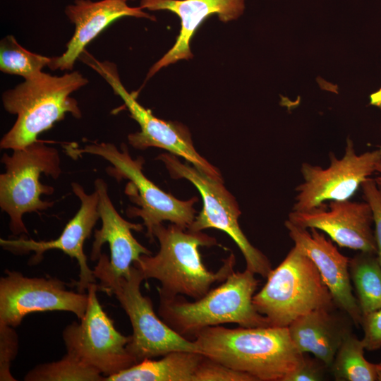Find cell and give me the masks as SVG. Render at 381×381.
I'll return each instance as SVG.
<instances>
[{
  "instance_id": "cell-1",
  "label": "cell",
  "mask_w": 381,
  "mask_h": 381,
  "mask_svg": "<svg viewBox=\"0 0 381 381\" xmlns=\"http://www.w3.org/2000/svg\"><path fill=\"white\" fill-rule=\"evenodd\" d=\"M193 339L204 356L248 373L258 381H285L304 358L288 327L210 326Z\"/></svg>"
},
{
  "instance_id": "cell-2",
  "label": "cell",
  "mask_w": 381,
  "mask_h": 381,
  "mask_svg": "<svg viewBox=\"0 0 381 381\" xmlns=\"http://www.w3.org/2000/svg\"><path fill=\"white\" fill-rule=\"evenodd\" d=\"M159 250L155 255H142L133 265L140 270L145 279H155L161 286L159 297L186 296L197 300L205 295L212 286L222 283L234 270L236 257L231 253L214 272L202 260L200 246H217V240L202 231H193L171 224H162L153 229Z\"/></svg>"
},
{
  "instance_id": "cell-3",
  "label": "cell",
  "mask_w": 381,
  "mask_h": 381,
  "mask_svg": "<svg viewBox=\"0 0 381 381\" xmlns=\"http://www.w3.org/2000/svg\"><path fill=\"white\" fill-rule=\"evenodd\" d=\"M87 83L88 80L77 71L60 76L42 71L5 91L1 97L4 108L17 118L1 139V149H21L37 141L42 133L67 114L81 118L78 103L71 95Z\"/></svg>"
},
{
  "instance_id": "cell-4",
  "label": "cell",
  "mask_w": 381,
  "mask_h": 381,
  "mask_svg": "<svg viewBox=\"0 0 381 381\" xmlns=\"http://www.w3.org/2000/svg\"><path fill=\"white\" fill-rule=\"evenodd\" d=\"M251 271L234 270L218 286L195 301L183 296L159 297L158 314L179 334L193 339L210 326L236 323L243 327L270 326L258 313L253 297L260 281Z\"/></svg>"
},
{
  "instance_id": "cell-5",
  "label": "cell",
  "mask_w": 381,
  "mask_h": 381,
  "mask_svg": "<svg viewBox=\"0 0 381 381\" xmlns=\"http://www.w3.org/2000/svg\"><path fill=\"white\" fill-rule=\"evenodd\" d=\"M63 147L73 158L89 154L104 159L111 164L106 169L109 176L117 181H129L125 192L138 207L127 209V215L143 219L146 236L151 242L155 240L154 228L164 221L183 229H188L193 222L196 212L193 205L198 198L180 200L160 189L144 174V159L140 156L133 159L125 144L121 145L120 150L113 143L104 142H94L83 147L73 144Z\"/></svg>"
},
{
  "instance_id": "cell-6",
  "label": "cell",
  "mask_w": 381,
  "mask_h": 381,
  "mask_svg": "<svg viewBox=\"0 0 381 381\" xmlns=\"http://www.w3.org/2000/svg\"><path fill=\"white\" fill-rule=\"evenodd\" d=\"M93 274L99 280L98 289L114 295L128 315L133 333L126 349L138 362L172 351L199 353L193 340L179 334L156 315L151 298L141 293L145 277L139 269L133 265L128 275L117 277L111 270L109 256L102 253Z\"/></svg>"
},
{
  "instance_id": "cell-7",
  "label": "cell",
  "mask_w": 381,
  "mask_h": 381,
  "mask_svg": "<svg viewBox=\"0 0 381 381\" xmlns=\"http://www.w3.org/2000/svg\"><path fill=\"white\" fill-rule=\"evenodd\" d=\"M266 279L253 303L271 327H287L313 310L336 307L315 265L295 246Z\"/></svg>"
},
{
  "instance_id": "cell-8",
  "label": "cell",
  "mask_w": 381,
  "mask_h": 381,
  "mask_svg": "<svg viewBox=\"0 0 381 381\" xmlns=\"http://www.w3.org/2000/svg\"><path fill=\"white\" fill-rule=\"evenodd\" d=\"M6 171L0 174V207L9 217L13 235H28L23 221L27 213H40L54 205L43 200L42 195H52L54 188L40 182L42 174L57 179L61 174V158L56 148L37 141L21 149L4 153L1 159Z\"/></svg>"
},
{
  "instance_id": "cell-9",
  "label": "cell",
  "mask_w": 381,
  "mask_h": 381,
  "mask_svg": "<svg viewBox=\"0 0 381 381\" xmlns=\"http://www.w3.org/2000/svg\"><path fill=\"white\" fill-rule=\"evenodd\" d=\"M175 179H185L198 189L202 198V209L188 229L202 231L216 229L231 237L243 254L247 270L267 278L272 265L268 258L253 246L241 230L238 217L241 214L235 198L223 185V180L213 178L195 167L182 163L177 156L163 153L158 156Z\"/></svg>"
},
{
  "instance_id": "cell-10",
  "label": "cell",
  "mask_w": 381,
  "mask_h": 381,
  "mask_svg": "<svg viewBox=\"0 0 381 381\" xmlns=\"http://www.w3.org/2000/svg\"><path fill=\"white\" fill-rule=\"evenodd\" d=\"M79 59L106 80L114 94L123 100L131 117L140 126L138 132L128 135L131 145L138 150L152 147L164 149L183 157L209 176L222 180L219 170L197 152L188 129L180 123L160 119L150 110L143 107L134 95L123 86L115 64L109 61H98L85 51Z\"/></svg>"
},
{
  "instance_id": "cell-11",
  "label": "cell",
  "mask_w": 381,
  "mask_h": 381,
  "mask_svg": "<svg viewBox=\"0 0 381 381\" xmlns=\"http://www.w3.org/2000/svg\"><path fill=\"white\" fill-rule=\"evenodd\" d=\"M88 301L79 323L67 325L62 333L67 352L97 369L104 376L116 374L138 363L126 345L131 336L123 335L102 309L97 296L98 285L87 288Z\"/></svg>"
},
{
  "instance_id": "cell-12",
  "label": "cell",
  "mask_w": 381,
  "mask_h": 381,
  "mask_svg": "<svg viewBox=\"0 0 381 381\" xmlns=\"http://www.w3.org/2000/svg\"><path fill=\"white\" fill-rule=\"evenodd\" d=\"M380 159L381 147L357 155L349 138L341 159L330 152V165L327 169L303 163L301 171L303 182L296 188L298 193L292 210L308 211L323 205L326 200H349L375 171Z\"/></svg>"
},
{
  "instance_id": "cell-13",
  "label": "cell",
  "mask_w": 381,
  "mask_h": 381,
  "mask_svg": "<svg viewBox=\"0 0 381 381\" xmlns=\"http://www.w3.org/2000/svg\"><path fill=\"white\" fill-rule=\"evenodd\" d=\"M0 279V324L16 327L30 313L68 311L81 319L86 310L87 294L68 291L57 278L28 277L6 270Z\"/></svg>"
},
{
  "instance_id": "cell-14",
  "label": "cell",
  "mask_w": 381,
  "mask_h": 381,
  "mask_svg": "<svg viewBox=\"0 0 381 381\" xmlns=\"http://www.w3.org/2000/svg\"><path fill=\"white\" fill-rule=\"evenodd\" d=\"M72 190L80 200V206L66 224L60 236L52 241H37L20 236L14 239L0 238L1 248L13 254L23 255L33 252L30 265H36L43 259L44 253L50 250H59L78 261L80 268L79 280L75 283L78 291L84 293L96 278L87 264L83 250L84 243L92 234V229L99 219L98 195L96 190L87 193L83 187L76 182L71 183Z\"/></svg>"
},
{
  "instance_id": "cell-15",
  "label": "cell",
  "mask_w": 381,
  "mask_h": 381,
  "mask_svg": "<svg viewBox=\"0 0 381 381\" xmlns=\"http://www.w3.org/2000/svg\"><path fill=\"white\" fill-rule=\"evenodd\" d=\"M291 222L306 229L315 228L326 233L340 247L377 254L373 215L367 202L331 200L308 211H293Z\"/></svg>"
},
{
  "instance_id": "cell-16",
  "label": "cell",
  "mask_w": 381,
  "mask_h": 381,
  "mask_svg": "<svg viewBox=\"0 0 381 381\" xmlns=\"http://www.w3.org/2000/svg\"><path fill=\"white\" fill-rule=\"evenodd\" d=\"M284 225L294 246L310 258L328 288L337 308L361 325L362 313L353 295L349 274V258L342 255L330 239L318 229L296 225L287 219Z\"/></svg>"
},
{
  "instance_id": "cell-17",
  "label": "cell",
  "mask_w": 381,
  "mask_h": 381,
  "mask_svg": "<svg viewBox=\"0 0 381 381\" xmlns=\"http://www.w3.org/2000/svg\"><path fill=\"white\" fill-rule=\"evenodd\" d=\"M126 0H74L64 12L75 30L66 44V51L51 58L48 67L52 70L72 71L75 62L86 46L114 21L123 17L143 18L155 20L139 7H131Z\"/></svg>"
},
{
  "instance_id": "cell-18",
  "label": "cell",
  "mask_w": 381,
  "mask_h": 381,
  "mask_svg": "<svg viewBox=\"0 0 381 381\" xmlns=\"http://www.w3.org/2000/svg\"><path fill=\"white\" fill-rule=\"evenodd\" d=\"M140 7L150 11L167 10L181 20V30L174 46L150 69L147 80L161 68L193 54L190 42L201 24L217 15L223 22L238 18L243 12L244 0H140Z\"/></svg>"
},
{
  "instance_id": "cell-19",
  "label": "cell",
  "mask_w": 381,
  "mask_h": 381,
  "mask_svg": "<svg viewBox=\"0 0 381 381\" xmlns=\"http://www.w3.org/2000/svg\"><path fill=\"white\" fill-rule=\"evenodd\" d=\"M95 190L98 195V212L102 226L94 231L90 259L98 260L102 254V246L108 243L112 272L117 277L128 275L133 264L142 255L152 254L135 238L131 231H141L143 224L130 222L119 214L109 196L107 184L102 179L95 181Z\"/></svg>"
},
{
  "instance_id": "cell-20",
  "label": "cell",
  "mask_w": 381,
  "mask_h": 381,
  "mask_svg": "<svg viewBox=\"0 0 381 381\" xmlns=\"http://www.w3.org/2000/svg\"><path fill=\"white\" fill-rule=\"evenodd\" d=\"M334 310H313L298 317L287 327L298 350L303 353H311L329 369L342 341L351 333L348 323Z\"/></svg>"
},
{
  "instance_id": "cell-21",
  "label": "cell",
  "mask_w": 381,
  "mask_h": 381,
  "mask_svg": "<svg viewBox=\"0 0 381 381\" xmlns=\"http://www.w3.org/2000/svg\"><path fill=\"white\" fill-rule=\"evenodd\" d=\"M203 355L194 351L168 353L159 360L145 359L104 381H193Z\"/></svg>"
},
{
  "instance_id": "cell-22",
  "label": "cell",
  "mask_w": 381,
  "mask_h": 381,
  "mask_svg": "<svg viewBox=\"0 0 381 381\" xmlns=\"http://www.w3.org/2000/svg\"><path fill=\"white\" fill-rule=\"evenodd\" d=\"M349 269L362 315L381 308V265L377 254L360 251L350 258Z\"/></svg>"
},
{
  "instance_id": "cell-23",
  "label": "cell",
  "mask_w": 381,
  "mask_h": 381,
  "mask_svg": "<svg viewBox=\"0 0 381 381\" xmlns=\"http://www.w3.org/2000/svg\"><path fill=\"white\" fill-rule=\"evenodd\" d=\"M365 347L361 339L349 333L342 341L329 368L335 380H377L378 364L364 358Z\"/></svg>"
},
{
  "instance_id": "cell-24",
  "label": "cell",
  "mask_w": 381,
  "mask_h": 381,
  "mask_svg": "<svg viewBox=\"0 0 381 381\" xmlns=\"http://www.w3.org/2000/svg\"><path fill=\"white\" fill-rule=\"evenodd\" d=\"M25 381H104V376L73 353L67 352L57 361L45 363L30 370Z\"/></svg>"
},
{
  "instance_id": "cell-25",
  "label": "cell",
  "mask_w": 381,
  "mask_h": 381,
  "mask_svg": "<svg viewBox=\"0 0 381 381\" xmlns=\"http://www.w3.org/2000/svg\"><path fill=\"white\" fill-rule=\"evenodd\" d=\"M51 57L33 53L21 46L15 37L7 35L0 42V71L4 73L32 78L48 66Z\"/></svg>"
},
{
  "instance_id": "cell-26",
  "label": "cell",
  "mask_w": 381,
  "mask_h": 381,
  "mask_svg": "<svg viewBox=\"0 0 381 381\" xmlns=\"http://www.w3.org/2000/svg\"><path fill=\"white\" fill-rule=\"evenodd\" d=\"M193 381H258L253 376L229 368L203 356L193 377Z\"/></svg>"
},
{
  "instance_id": "cell-27",
  "label": "cell",
  "mask_w": 381,
  "mask_h": 381,
  "mask_svg": "<svg viewBox=\"0 0 381 381\" xmlns=\"http://www.w3.org/2000/svg\"><path fill=\"white\" fill-rule=\"evenodd\" d=\"M18 351V337L14 327L0 324V380L15 381L11 363Z\"/></svg>"
},
{
  "instance_id": "cell-28",
  "label": "cell",
  "mask_w": 381,
  "mask_h": 381,
  "mask_svg": "<svg viewBox=\"0 0 381 381\" xmlns=\"http://www.w3.org/2000/svg\"><path fill=\"white\" fill-rule=\"evenodd\" d=\"M363 198L372 210L375 224V238L377 246V257L381 265V190L374 179L368 178L361 184Z\"/></svg>"
},
{
  "instance_id": "cell-29",
  "label": "cell",
  "mask_w": 381,
  "mask_h": 381,
  "mask_svg": "<svg viewBox=\"0 0 381 381\" xmlns=\"http://www.w3.org/2000/svg\"><path fill=\"white\" fill-rule=\"evenodd\" d=\"M361 326L364 333L361 340L365 349L371 351L381 348V308L363 315Z\"/></svg>"
},
{
  "instance_id": "cell-30",
  "label": "cell",
  "mask_w": 381,
  "mask_h": 381,
  "mask_svg": "<svg viewBox=\"0 0 381 381\" xmlns=\"http://www.w3.org/2000/svg\"><path fill=\"white\" fill-rule=\"evenodd\" d=\"M327 365L315 358H309L304 356L300 365L292 372L285 381H318L325 378Z\"/></svg>"
},
{
  "instance_id": "cell-31",
  "label": "cell",
  "mask_w": 381,
  "mask_h": 381,
  "mask_svg": "<svg viewBox=\"0 0 381 381\" xmlns=\"http://www.w3.org/2000/svg\"><path fill=\"white\" fill-rule=\"evenodd\" d=\"M370 104L381 109V87L370 95Z\"/></svg>"
},
{
  "instance_id": "cell-32",
  "label": "cell",
  "mask_w": 381,
  "mask_h": 381,
  "mask_svg": "<svg viewBox=\"0 0 381 381\" xmlns=\"http://www.w3.org/2000/svg\"><path fill=\"white\" fill-rule=\"evenodd\" d=\"M375 172L377 173V176L374 180L377 188L381 190V159L376 164Z\"/></svg>"
},
{
  "instance_id": "cell-33",
  "label": "cell",
  "mask_w": 381,
  "mask_h": 381,
  "mask_svg": "<svg viewBox=\"0 0 381 381\" xmlns=\"http://www.w3.org/2000/svg\"><path fill=\"white\" fill-rule=\"evenodd\" d=\"M377 380L381 381V365L378 364L377 368Z\"/></svg>"
},
{
  "instance_id": "cell-34",
  "label": "cell",
  "mask_w": 381,
  "mask_h": 381,
  "mask_svg": "<svg viewBox=\"0 0 381 381\" xmlns=\"http://www.w3.org/2000/svg\"><path fill=\"white\" fill-rule=\"evenodd\" d=\"M379 364L381 365V362Z\"/></svg>"
},
{
  "instance_id": "cell-35",
  "label": "cell",
  "mask_w": 381,
  "mask_h": 381,
  "mask_svg": "<svg viewBox=\"0 0 381 381\" xmlns=\"http://www.w3.org/2000/svg\"><path fill=\"white\" fill-rule=\"evenodd\" d=\"M126 1H129V0H126Z\"/></svg>"
}]
</instances>
